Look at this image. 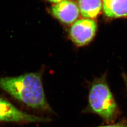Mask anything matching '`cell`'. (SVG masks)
<instances>
[{
	"mask_svg": "<svg viewBox=\"0 0 127 127\" xmlns=\"http://www.w3.org/2000/svg\"><path fill=\"white\" fill-rule=\"evenodd\" d=\"M0 89L30 108L53 112L46 99L41 73H30L17 77H0Z\"/></svg>",
	"mask_w": 127,
	"mask_h": 127,
	"instance_id": "obj_1",
	"label": "cell"
},
{
	"mask_svg": "<svg viewBox=\"0 0 127 127\" xmlns=\"http://www.w3.org/2000/svg\"><path fill=\"white\" fill-rule=\"evenodd\" d=\"M86 110L108 122H113L118 116V107L105 75L95 79L91 84Z\"/></svg>",
	"mask_w": 127,
	"mask_h": 127,
	"instance_id": "obj_2",
	"label": "cell"
},
{
	"mask_svg": "<svg viewBox=\"0 0 127 127\" xmlns=\"http://www.w3.org/2000/svg\"><path fill=\"white\" fill-rule=\"evenodd\" d=\"M0 121L14 122H47L49 118L38 117L23 112L0 97Z\"/></svg>",
	"mask_w": 127,
	"mask_h": 127,
	"instance_id": "obj_3",
	"label": "cell"
},
{
	"mask_svg": "<svg viewBox=\"0 0 127 127\" xmlns=\"http://www.w3.org/2000/svg\"><path fill=\"white\" fill-rule=\"evenodd\" d=\"M97 30V24L91 19H81L71 27L69 35L71 40L78 46L88 44L93 39Z\"/></svg>",
	"mask_w": 127,
	"mask_h": 127,
	"instance_id": "obj_4",
	"label": "cell"
},
{
	"mask_svg": "<svg viewBox=\"0 0 127 127\" xmlns=\"http://www.w3.org/2000/svg\"><path fill=\"white\" fill-rule=\"evenodd\" d=\"M51 13L62 22L70 25L78 18L79 10L76 3L71 0H63L51 7Z\"/></svg>",
	"mask_w": 127,
	"mask_h": 127,
	"instance_id": "obj_5",
	"label": "cell"
},
{
	"mask_svg": "<svg viewBox=\"0 0 127 127\" xmlns=\"http://www.w3.org/2000/svg\"><path fill=\"white\" fill-rule=\"evenodd\" d=\"M103 9L110 18L127 17V0H103Z\"/></svg>",
	"mask_w": 127,
	"mask_h": 127,
	"instance_id": "obj_6",
	"label": "cell"
},
{
	"mask_svg": "<svg viewBox=\"0 0 127 127\" xmlns=\"http://www.w3.org/2000/svg\"><path fill=\"white\" fill-rule=\"evenodd\" d=\"M77 2L79 12L85 18H96L101 12L102 0H78Z\"/></svg>",
	"mask_w": 127,
	"mask_h": 127,
	"instance_id": "obj_7",
	"label": "cell"
},
{
	"mask_svg": "<svg viewBox=\"0 0 127 127\" xmlns=\"http://www.w3.org/2000/svg\"><path fill=\"white\" fill-rule=\"evenodd\" d=\"M97 127H127V122L124 121H122L116 124L100 126Z\"/></svg>",
	"mask_w": 127,
	"mask_h": 127,
	"instance_id": "obj_8",
	"label": "cell"
},
{
	"mask_svg": "<svg viewBox=\"0 0 127 127\" xmlns=\"http://www.w3.org/2000/svg\"><path fill=\"white\" fill-rule=\"evenodd\" d=\"M122 77H123V78H124V81H125V82L126 83V86L127 87V76L126 75H125V74H122Z\"/></svg>",
	"mask_w": 127,
	"mask_h": 127,
	"instance_id": "obj_9",
	"label": "cell"
},
{
	"mask_svg": "<svg viewBox=\"0 0 127 127\" xmlns=\"http://www.w3.org/2000/svg\"><path fill=\"white\" fill-rule=\"evenodd\" d=\"M48 1L51 3H58L59 2H60L63 0H48Z\"/></svg>",
	"mask_w": 127,
	"mask_h": 127,
	"instance_id": "obj_10",
	"label": "cell"
}]
</instances>
